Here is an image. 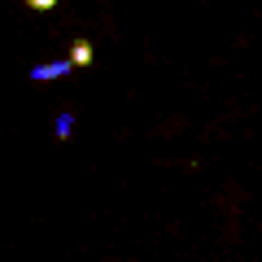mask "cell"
Here are the masks:
<instances>
[{
	"label": "cell",
	"mask_w": 262,
	"mask_h": 262,
	"mask_svg": "<svg viewBox=\"0 0 262 262\" xmlns=\"http://www.w3.org/2000/svg\"><path fill=\"white\" fill-rule=\"evenodd\" d=\"M22 5H27L31 13H53L57 5H61V0H22Z\"/></svg>",
	"instance_id": "obj_4"
},
{
	"label": "cell",
	"mask_w": 262,
	"mask_h": 262,
	"mask_svg": "<svg viewBox=\"0 0 262 262\" xmlns=\"http://www.w3.org/2000/svg\"><path fill=\"white\" fill-rule=\"evenodd\" d=\"M75 131V114H57V140H66Z\"/></svg>",
	"instance_id": "obj_3"
},
{
	"label": "cell",
	"mask_w": 262,
	"mask_h": 262,
	"mask_svg": "<svg viewBox=\"0 0 262 262\" xmlns=\"http://www.w3.org/2000/svg\"><path fill=\"white\" fill-rule=\"evenodd\" d=\"M75 66L70 61H53V66H31V83H44V79H61V75H70Z\"/></svg>",
	"instance_id": "obj_1"
},
{
	"label": "cell",
	"mask_w": 262,
	"mask_h": 262,
	"mask_svg": "<svg viewBox=\"0 0 262 262\" xmlns=\"http://www.w3.org/2000/svg\"><path fill=\"white\" fill-rule=\"evenodd\" d=\"M66 61H70V66H83V70H88V66H92V44H88V39H75Z\"/></svg>",
	"instance_id": "obj_2"
}]
</instances>
